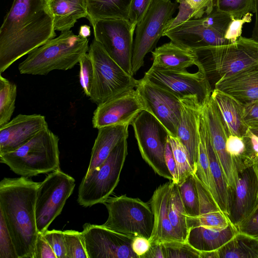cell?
<instances>
[{"instance_id": "6da1fadb", "label": "cell", "mask_w": 258, "mask_h": 258, "mask_svg": "<svg viewBox=\"0 0 258 258\" xmlns=\"http://www.w3.org/2000/svg\"><path fill=\"white\" fill-rule=\"evenodd\" d=\"M47 0H14L0 28V74L55 38Z\"/></svg>"}, {"instance_id": "7a4b0ae2", "label": "cell", "mask_w": 258, "mask_h": 258, "mask_svg": "<svg viewBox=\"0 0 258 258\" xmlns=\"http://www.w3.org/2000/svg\"><path fill=\"white\" fill-rule=\"evenodd\" d=\"M40 183L28 178L4 177L0 182V212L18 258H35L37 230L35 203Z\"/></svg>"}, {"instance_id": "3957f363", "label": "cell", "mask_w": 258, "mask_h": 258, "mask_svg": "<svg viewBox=\"0 0 258 258\" xmlns=\"http://www.w3.org/2000/svg\"><path fill=\"white\" fill-rule=\"evenodd\" d=\"M192 51L198 71L205 76L212 90L220 79L258 64V42L251 38L240 36L235 43Z\"/></svg>"}, {"instance_id": "277c9868", "label": "cell", "mask_w": 258, "mask_h": 258, "mask_svg": "<svg viewBox=\"0 0 258 258\" xmlns=\"http://www.w3.org/2000/svg\"><path fill=\"white\" fill-rule=\"evenodd\" d=\"M89 40L70 30L61 32L30 53L18 66L22 74L46 75L52 71H67L79 62L89 50Z\"/></svg>"}, {"instance_id": "5b68a950", "label": "cell", "mask_w": 258, "mask_h": 258, "mask_svg": "<svg viewBox=\"0 0 258 258\" xmlns=\"http://www.w3.org/2000/svg\"><path fill=\"white\" fill-rule=\"evenodd\" d=\"M58 142L47 126L17 149L0 153V162L21 176L51 172L60 168Z\"/></svg>"}, {"instance_id": "8992f818", "label": "cell", "mask_w": 258, "mask_h": 258, "mask_svg": "<svg viewBox=\"0 0 258 258\" xmlns=\"http://www.w3.org/2000/svg\"><path fill=\"white\" fill-rule=\"evenodd\" d=\"M232 20L230 16L216 9L208 15L179 23L164 31L168 37L178 46L190 50L208 46L231 43L224 37Z\"/></svg>"}, {"instance_id": "52a82bcc", "label": "cell", "mask_w": 258, "mask_h": 258, "mask_svg": "<svg viewBox=\"0 0 258 258\" xmlns=\"http://www.w3.org/2000/svg\"><path fill=\"white\" fill-rule=\"evenodd\" d=\"M127 138L121 141L111 151L104 162L82 180L77 202L84 207L103 203L117 185L127 155Z\"/></svg>"}, {"instance_id": "ba28073f", "label": "cell", "mask_w": 258, "mask_h": 258, "mask_svg": "<svg viewBox=\"0 0 258 258\" xmlns=\"http://www.w3.org/2000/svg\"><path fill=\"white\" fill-rule=\"evenodd\" d=\"M102 204L108 213L103 226L128 236L150 239L154 216L148 203L123 195L108 198Z\"/></svg>"}, {"instance_id": "9c48e42d", "label": "cell", "mask_w": 258, "mask_h": 258, "mask_svg": "<svg viewBox=\"0 0 258 258\" xmlns=\"http://www.w3.org/2000/svg\"><path fill=\"white\" fill-rule=\"evenodd\" d=\"M92 60L94 79L90 99L97 105L136 88L139 80L127 74L94 39L88 53Z\"/></svg>"}, {"instance_id": "30bf717a", "label": "cell", "mask_w": 258, "mask_h": 258, "mask_svg": "<svg viewBox=\"0 0 258 258\" xmlns=\"http://www.w3.org/2000/svg\"><path fill=\"white\" fill-rule=\"evenodd\" d=\"M131 125L143 159L157 174L172 181L165 160V147L169 135L165 127L146 110L142 111Z\"/></svg>"}, {"instance_id": "8fae6325", "label": "cell", "mask_w": 258, "mask_h": 258, "mask_svg": "<svg viewBox=\"0 0 258 258\" xmlns=\"http://www.w3.org/2000/svg\"><path fill=\"white\" fill-rule=\"evenodd\" d=\"M75 180L58 168L40 182L36 191L35 215L37 230L42 233L48 229L61 213L66 201L72 194Z\"/></svg>"}, {"instance_id": "7c38bea8", "label": "cell", "mask_w": 258, "mask_h": 258, "mask_svg": "<svg viewBox=\"0 0 258 258\" xmlns=\"http://www.w3.org/2000/svg\"><path fill=\"white\" fill-rule=\"evenodd\" d=\"M177 7V4L171 0H154L137 25L132 60L134 75L144 65L146 54L152 51L163 36L167 23Z\"/></svg>"}, {"instance_id": "4fadbf2b", "label": "cell", "mask_w": 258, "mask_h": 258, "mask_svg": "<svg viewBox=\"0 0 258 258\" xmlns=\"http://www.w3.org/2000/svg\"><path fill=\"white\" fill-rule=\"evenodd\" d=\"M92 25L94 39L122 69L133 76L132 60L135 31L129 20L103 19L95 21Z\"/></svg>"}, {"instance_id": "5bb4252c", "label": "cell", "mask_w": 258, "mask_h": 258, "mask_svg": "<svg viewBox=\"0 0 258 258\" xmlns=\"http://www.w3.org/2000/svg\"><path fill=\"white\" fill-rule=\"evenodd\" d=\"M143 78L180 99L195 98L202 104L210 98L213 90L205 76L199 71L190 73L186 70H164L151 66Z\"/></svg>"}, {"instance_id": "9a60e30c", "label": "cell", "mask_w": 258, "mask_h": 258, "mask_svg": "<svg viewBox=\"0 0 258 258\" xmlns=\"http://www.w3.org/2000/svg\"><path fill=\"white\" fill-rule=\"evenodd\" d=\"M145 110L165 127L170 136L176 138L182 111L180 99L143 78L136 89Z\"/></svg>"}, {"instance_id": "2e32d148", "label": "cell", "mask_w": 258, "mask_h": 258, "mask_svg": "<svg viewBox=\"0 0 258 258\" xmlns=\"http://www.w3.org/2000/svg\"><path fill=\"white\" fill-rule=\"evenodd\" d=\"M81 234L88 258H139L133 251L134 237L102 225L85 223Z\"/></svg>"}, {"instance_id": "e0dca14e", "label": "cell", "mask_w": 258, "mask_h": 258, "mask_svg": "<svg viewBox=\"0 0 258 258\" xmlns=\"http://www.w3.org/2000/svg\"><path fill=\"white\" fill-rule=\"evenodd\" d=\"M237 170L236 187L227 217L238 229L258 206V172L254 159L246 162Z\"/></svg>"}, {"instance_id": "ac0fdd59", "label": "cell", "mask_w": 258, "mask_h": 258, "mask_svg": "<svg viewBox=\"0 0 258 258\" xmlns=\"http://www.w3.org/2000/svg\"><path fill=\"white\" fill-rule=\"evenodd\" d=\"M145 110L136 90L125 91L97 105L92 117L94 128L131 125L135 118Z\"/></svg>"}, {"instance_id": "d6986e66", "label": "cell", "mask_w": 258, "mask_h": 258, "mask_svg": "<svg viewBox=\"0 0 258 258\" xmlns=\"http://www.w3.org/2000/svg\"><path fill=\"white\" fill-rule=\"evenodd\" d=\"M203 115L212 145L225 175L231 197L236 187L237 170L234 159L228 153L226 149L228 133L211 96L203 106Z\"/></svg>"}, {"instance_id": "ffe728a7", "label": "cell", "mask_w": 258, "mask_h": 258, "mask_svg": "<svg viewBox=\"0 0 258 258\" xmlns=\"http://www.w3.org/2000/svg\"><path fill=\"white\" fill-rule=\"evenodd\" d=\"M47 126L43 115L18 114L0 127V153L17 149Z\"/></svg>"}, {"instance_id": "44dd1931", "label": "cell", "mask_w": 258, "mask_h": 258, "mask_svg": "<svg viewBox=\"0 0 258 258\" xmlns=\"http://www.w3.org/2000/svg\"><path fill=\"white\" fill-rule=\"evenodd\" d=\"M181 100V116L177 129L176 138L185 147L195 173L200 140V122L204 104L195 98H184Z\"/></svg>"}, {"instance_id": "7402d4cb", "label": "cell", "mask_w": 258, "mask_h": 258, "mask_svg": "<svg viewBox=\"0 0 258 258\" xmlns=\"http://www.w3.org/2000/svg\"><path fill=\"white\" fill-rule=\"evenodd\" d=\"M172 181L159 186L154 191L150 201L154 216L152 234L149 241L151 244L179 240L168 217V202Z\"/></svg>"}, {"instance_id": "603a6c76", "label": "cell", "mask_w": 258, "mask_h": 258, "mask_svg": "<svg viewBox=\"0 0 258 258\" xmlns=\"http://www.w3.org/2000/svg\"><path fill=\"white\" fill-rule=\"evenodd\" d=\"M214 89L232 96L243 106L258 101V64L220 79Z\"/></svg>"}, {"instance_id": "cb8c5ba5", "label": "cell", "mask_w": 258, "mask_h": 258, "mask_svg": "<svg viewBox=\"0 0 258 258\" xmlns=\"http://www.w3.org/2000/svg\"><path fill=\"white\" fill-rule=\"evenodd\" d=\"M189 225L186 242L200 252L218 250L239 232L231 223L224 228H211L189 219Z\"/></svg>"}, {"instance_id": "d4e9b609", "label": "cell", "mask_w": 258, "mask_h": 258, "mask_svg": "<svg viewBox=\"0 0 258 258\" xmlns=\"http://www.w3.org/2000/svg\"><path fill=\"white\" fill-rule=\"evenodd\" d=\"M200 127L204 135L209 159L210 172L215 192V200L220 210L227 217L231 203L230 191L224 171L212 145L203 112Z\"/></svg>"}, {"instance_id": "484cf974", "label": "cell", "mask_w": 258, "mask_h": 258, "mask_svg": "<svg viewBox=\"0 0 258 258\" xmlns=\"http://www.w3.org/2000/svg\"><path fill=\"white\" fill-rule=\"evenodd\" d=\"M211 97L214 101L229 135L246 136L249 128L243 118L244 106L232 96L214 89Z\"/></svg>"}, {"instance_id": "4316f807", "label": "cell", "mask_w": 258, "mask_h": 258, "mask_svg": "<svg viewBox=\"0 0 258 258\" xmlns=\"http://www.w3.org/2000/svg\"><path fill=\"white\" fill-rule=\"evenodd\" d=\"M128 125H111L98 129L86 173L90 172L102 164L113 148L123 139L128 138Z\"/></svg>"}, {"instance_id": "83f0119b", "label": "cell", "mask_w": 258, "mask_h": 258, "mask_svg": "<svg viewBox=\"0 0 258 258\" xmlns=\"http://www.w3.org/2000/svg\"><path fill=\"white\" fill-rule=\"evenodd\" d=\"M47 4L55 31H70L78 20L88 17L87 0H48Z\"/></svg>"}, {"instance_id": "f1b7e54d", "label": "cell", "mask_w": 258, "mask_h": 258, "mask_svg": "<svg viewBox=\"0 0 258 258\" xmlns=\"http://www.w3.org/2000/svg\"><path fill=\"white\" fill-rule=\"evenodd\" d=\"M152 66L161 69L184 70L196 65V56L192 50L183 48L172 41L152 51Z\"/></svg>"}, {"instance_id": "f546056e", "label": "cell", "mask_w": 258, "mask_h": 258, "mask_svg": "<svg viewBox=\"0 0 258 258\" xmlns=\"http://www.w3.org/2000/svg\"><path fill=\"white\" fill-rule=\"evenodd\" d=\"M194 175L199 198L200 215L194 221L208 227L226 228L231 223L228 217L220 210L210 191Z\"/></svg>"}, {"instance_id": "4dcf8cb0", "label": "cell", "mask_w": 258, "mask_h": 258, "mask_svg": "<svg viewBox=\"0 0 258 258\" xmlns=\"http://www.w3.org/2000/svg\"><path fill=\"white\" fill-rule=\"evenodd\" d=\"M132 0H87V19L92 25L99 20L120 19L128 20Z\"/></svg>"}, {"instance_id": "1f68e13d", "label": "cell", "mask_w": 258, "mask_h": 258, "mask_svg": "<svg viewBox=\"0 0 258 258\" xmlns=\"http://www.w3.org/2000/svg\"><path fill=\"white\" fill-rule=\"evenodd\" d=\"M218 251L219 258H258V238L238 232Z\"/></svg>"}, {"instance_id": "d6a6232c", "label": "cell", "mask_w": 258, "mask_h": 258, "mask_svg": "<svg viewBox=\"0 0 258 258\" xmlns=\"http://www.w3.org/2000/svg\"><path fill=\"white\" fill-rule=\"evenodd\" d=\"M168 217L176 234L180 239L186 242L189 225L178 188L172 181L168 202Z\"/></svg>"}, {"instance_id": "836d02e7", "label": "cell", "mask_w": 258, "mask_h": 258, "mask_svg": "<svg viewBox=\"0 0 258 258\" xmlns=\"http://www.w3.org/2000/svg\"><path fill=\"white\" fill-rule=\"evenodd\" d=\"M215 1L216 0H176V2L179 4L178 13L176 17L168 21L164 31L179 23L209 15L214 10Z\"/></svg>"}, {"instance_id": "e575fe53", "label": "cell", "mask_w": 258, "mask_h": 258, "mask_svg": "<svg viewBox=\"0 0 258 258\" xmlns=\"http://www.w3.org/2000/svg\"><path fill=\"white\" fill-rule=\"evenodd\" d=\"M180 197L188 219H196L200 215L199 194L194 174L178 184Z\"/></svg>"}, {"instance_id": "d590c367", "label": "cell", "mask_w": 258, "mask_h": 258, "mask_svg": "<svg viewBox=\"0 0 258 258\" xmlns=\"http://www.w3.org/2000/svg\"><path fill=\"white\" fill-rule=\"evenodd\" d=\"M17 85L0 74V127L8 123L15 108Z\"/></svg>"}, {"instance_id": "8d00e7d4", "label": "cell", "mask_w": 258, "mask_h": 258, "mask_svg": "<svg viewBox=\"0 0 258 258\" xmlns=\"http://www.w3.org/2000/svg\"><path fill=\"white\" fill-rule=\"evenodd\" d=\"M199 133L200 140L199 146L198 160L196 170L194 174L210 191L215 200V192L210 172L209 159L204 135L200 126Z\"/></svg>"}, {"instance_id": "74e56055", "label": "cell", "mask_w": 258, "mask_h": 258, "mask_svg": "<svg viewBox=\"0 0 258 258\" xmlns=\"http://www.w3.org/2000/svg\"><path fill=\"white\" fill-rule=\"evenodd\" d=\"M168 141L175 159L178 171V183L183 182L189 175L194 174L187 151L177 138L169 135Z\"/></svg>"}, {"instance_id": "f35d334b", "label": "cell", "mask_w": 258, "mask_h": 258, "mask_svg": "<svg viewBox=\"0 0 258 258\" xmlns=\"http://www.w3.org/2000/svg\"><path fill=\"white\" fill-rule=\"evenodd\" d=\"M216 9L229 15L232 19H240L253 12V0H216Z\"/></svg>"}, {"instance_id": "ab89813d", "label": "cell", "mask_w": 258, "mask_h": 258, "mask_svg": "<svg viewBox=\"0 0 258 258\" xmlns=\"http://www.w3.org/2000/svg\"><path fill=\"white\" fill-rule=\"evenodd\" d=\"M67 258H88L81 232L63 231Z\"/></svg>"}, {"instance_id": "60d3db41", "label": "cell", "mask_w": 258, "mask_h": 258, "mask_svg": "<svg viewBox=\"0 0 258 258\" xmlns=\"http://www.w3.org/2000/svg\"><path fill=\"white\" fill-rule=\"evenodd\" d=\"M166 258H200V251L186 241L174 240L161 243Z\"/></svg>"}, {"instance_id": "b9f144b4", "label": "cell", "mask_w": 258, "mask_h": 258, "mask_svg": "<svg viewBox=\"0 0 258 258\" xmlns=\"http://www.w3.org/2000/svg\"><path fill=\"white\" fill-rule=\"evenodd\" d=\"M79 80L84 94L90 97L94 79L92 60L88 53L84 54L79 62Z\"/></svg>"}, {"instance_id": "7bdbcfd3", "label": "cell", "mask_w": 258, "mask_h": 258, "mask_svg": "<svg viewBox=\"0 0 258 258\" xmlns=\"http://www.w3.org/2000/svg\"><path fill=\"white\" fill-rule=\"evenodd\" d=\"M0 257L18 258L3 214L0 212Z\"/></svg>"}, {"instance_id": "ee69618b", "label": "cell", "mask_w": 258, "mask_h": 258, "mask_svg": "<svg viewBox=\"0 0 258 258\" xmlns=\"http://www.w3.org/2000/svg\"><path fill=\"white\" fill-rule=\"evenodd\" d=\"M41 234L51 246L57 258H67L63 231L47 229Z\"/></svg>"}, {"instance_id": "f6af8a7d", "label": "cell", "mask_w": 258, "mask_h": 258, "mask_svg": "<svg viewBox=\"0 0 258 258\" xmlns=\"http://www.w3.org/2000/svg\"><path fill=\"white\" fill-rule=\"evenodd\" d=\"M154 0H132L128 14V20L133 31L144 18Z\"/></svg>"}, {"instance_id": "bcb514c9", "label": "cell", "mask_w": 258, "mask_h": 258, "mask_svg": "<svg viewBox=\"0 0 258 258\" xmlns=\"http://www.w3.org/2000/svg\"><path fill=\"white\" fill-rule=\"evenodd\" d=\"M252 14L248 13L240 19H232L230 22L224 37L231 43H235L241 36L243 26L251 21Z\"/></svg>"}, {"instance_id": "7dc6e473", "label": "cell", "mask_w": 258, "mask_h": 258, "mask_svg": "<svg viewBox=\"0 0 258 258\" xmlns=\"http://www.w3.org/2000/svg\"><path fill=\"white\" fill-rule=\"evenodd\" d=\"M243 118L249 128L258 135V101L244 106Z\"/></svg>"}, {"instance_id": "c3c4849f", "label": "cell", "mask_w": 258, "mask_h": 258, "mask_svg": "<svg viewBox=\"0 0 258 258\" xmlns=\"http://www.w3.org/2000/svg\"><path fill=\"white\" fill-rule=\"evenodd\" d=\"M238 230L258 238V206L250 217L239 226Z\"/></svg>"}, {"instance_id": "681fc988", "label": "cell", "mask_w": 258, "mask_h": 258, "mask_svg": "<svg viewBox=\"0 0 258 258\" xmlns=\"http://www.w3.org/2000/svg\"><path fill=\"white\" fill-rule=\"evenodd\" d=\"M35 258H57L51 246L40 233L35 244Z\"/></svg>"}, {"instance_id": "f907efd6", "label": "cell", "mask_w": 258, "mask_h": 258, "mask_svg": "<svg viewBox=\"0 0 258 258\" xmlns=\"http://www.w3.org/2000/svg\"><path fill=\"white\" fill-rule=\"evenodd\" d=\"M165 160L166 166L172 176V182L178 184L179 179L177 164L168 141L165 147Z\"/></svg>"}, {"instance_id": "816d5d0a", "label": "cell", "mask_w": 258, "mask_h": 258, "mask_svg": "<svg viewBox=\"0 0 258 258\" xmlns=\"http://www.w3.org/2000/svg\"><path fill=\"white\" fill-rule=\"evenodd\" d=\"M151 246V243L149 240L142 236L134 237L132 244L133 251L139 258H142L147 252Z\"/></svg>"}, {"instance_id": "f5cc1de1", "label": "cell", "mask_w": 258, "mask_h": 258, "mask_svg": "<svg viewBox=\"0 0 258 258\" xmlns=\"http://www.w3.org/2000/svg\"><path fill=\"white\" fill-rule=\"evenodd\" d=\"M142 258H166L162 243L151 244L149 250Z\"/></svg>"}, {"instance_id": "db71d44e", "label": "cell", "mask_w": 258, "mask_h": 258, "mask_svg": "<svg viewBox=\"0 0 258 258\" xmlns=\"http://www.w3.org/2000/svg\"><path fill=\"white\" fill-rule=\"evenodd\" d=\"M253 154L258 157V135L249 130L246 136Z\"/></svg>"}, {"instance_id": "11a10c76", "label": "cell", "mask_w": 258, "mask_h": 258, "mask_svg": "<svg viewBox=\"0 0 258 258\" xmlns=\"http://www.w3.org/2000/svg\"><path fill=\"white\" fill-rule=\"evenodd\" d=\"M253 13L255 14V22L251 38L258 42V0H253Z\"/></svg>"}, {"instance_id": "9f6ffc18", "label": "cell", "mask_w": 258, "mask_h": 258, "mask_svg": "<svg viewBox=\"0 0 258 258\" xmlns=\"http://www.w3.org/2000/svg\"><path fill=\"white\" fill-rule=\"evenodd\" d=\"M200 258H219L218 250L200 252Z\"/></svg>"}, {"instance_id": "6f0895ef", "label": "cell", "mask_w": 258, "mask_h": 258, "mask_svg": "<svg viewBox=\"0 0 258 258\" xmlns=\"http://www.w3.org/2000/svg\"><path fill=\"white\" fill-rule=\"evenodd\" d=\"M90 26L84 25L81 26L79 30V35L84 38H87L90 35Z\"/></svg>"}, {"instance_id": "680465c9", "label": "cell", "mask_w": 258, "mask_h": 258, "mask_svg": "<svg viewBox=\"0 0 258 258\" xmlns=\"http://www.w3.org/2000/svg\"><path fill=\"white\" fill-rule=\"evenodd\" d=\"M254 164L256 166V169H257V172H258V157H256L254 159Z\"/></svg>"}, {"instance_id": "91938a15", "label": "cell", "mask_w": 258, "mask_h": 258, "mask_svg": "<svg viewBox=\"0 0 258 258\" xmlns=\"http://www.w3.org/2000/svg\"><path fill=\"white\" fill-rule=\"evenodd\" d=\"M47 1H48V0H47Z\"/></svg>"}]
</instances>
